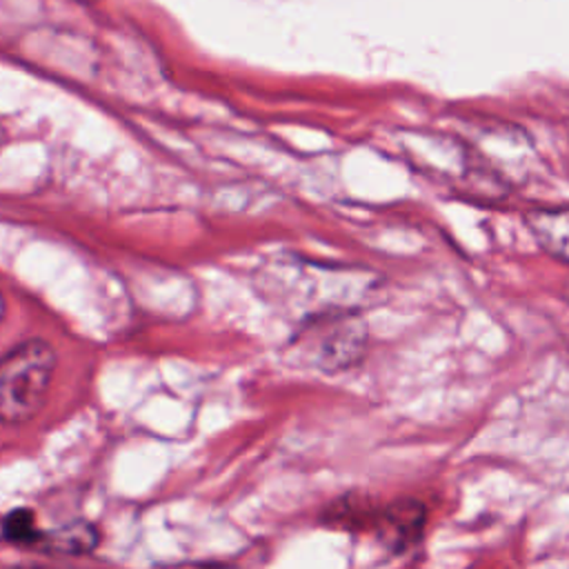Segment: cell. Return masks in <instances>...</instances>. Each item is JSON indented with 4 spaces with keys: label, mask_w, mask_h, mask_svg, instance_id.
Returning <instances> with one entry per match:
<instances>
[{
    "label": "cell",
    "mask_w": 569,
    "mask_h": 569,
    "mask_svg": "<svg viewBox=\"0 0 569 569\" xmlns=\"http://www.w3.org/2000/svg\"><path fill=\"white\" fill-rule=\"evenodd\" d=\"M56 353L49 342L29 338L0 358V422L31 420L49 396Z\"/></svg>",
    "instance_id": "cell-1"
},
{
    "label": "cell",
    "mask_w": 569,
    "mask_h": 569,
    "mask_svg": "<svg viewBox=\"0 0 569 569\" xmlns=\"http://www.w3.org/2000/svg\"><path fill=\"white\" fill-rule=\"evenodd\" d=\"M300 340L311 365L333 373L360 360L367 345V327L349 313H329L313 320Z\"/></svg>",
    "instance_id": "cell-2"
},
{
    "label": "cell",
    "mask_w": 569,
    "mask_h": 569,
    "mask_svg": "<svg viewBox=\"0 0 569 569\" xmlns=\"http://www.w3.org/2000/svg\"><path fill=\"white\" fill-rule=\"evenodd\" d=\"M427 520V509L418 500H400L385 507H371L367 529L378 536V540L396 551L402 553L409 549L422 533Z\"/></svg>",
    "instance_id": "cell-3"
},
{
    "label": "cell",
    "mask_w": 569,
    "mask_h": 569,
    "mask_svg": "<svg viewBox=\"0 0 569 569\" xmlns=\"http://www.w3.org/2000/svg\"><path fill=\"white\" fill-rule=\"evenodd\" d=\"M525 224L547 253L569 262V207L529 209Z\"/></svg>",
    "instance_id": "cell-4"
},
{
    "label": "cell",
    "mask_w": 569,
    "mask_h": 569,
    "mask_svg": "<svg viewBox=\"0 0 569 569\" xmlns=\"http://www.w3.org/2000/svg\"><path fill=\"white\" fill-rule=\"evenodd\" d=\"M40 549L44 551H60V553H89L98 545V531L91 525L73 522L62 529L40 533L38 540Z\"/></svg>",
    "instance_id": "cell-5"
},
{
    "label": "cell",
    "mask_w": 569,
    "mask_h": 569,
    "mask_svg": "<svg viewBox=\"0 0 569 569\" xmlns=\"http://www.w3.org/2000/svg\"><path fill=\"white\" fill-rule=\"evenodd\" d=\"M4 536L20 545H36L40 531L36 529L33 513L29 509H16L4 520Z\"/></svg>",
    "instance_id": "cell-6"
},
{
    "label": "cell",
    "mask_w": 569,
    "mask_h": 569,
    "mask_svg": "<svg viewBox=\"0 0 569 569\" xmlns=\"http://www.w3.org/2000/svg\"><path fill=\"white\" fill-rule=\"evenodd\" d=\"M2 316H4V298L0 293V320H2Z\"/></svg>",
    "instance_id": "cell-7"
},
{
    "label": "cell",
    "mask_w": 569,
    "mask_h": 569,
    "mask_svg": "<svg viewBox=\"0 0 569 569\" xmlns=\"http://www.w3.org/2000/svg\"><path fill=\"white\" fill-rule=\"evenodd\" d=\"M2 142H4V131H2V124H0V147H2Z\"/></svg>",
    "instance_id": "cell-8"
}]
</instances>
